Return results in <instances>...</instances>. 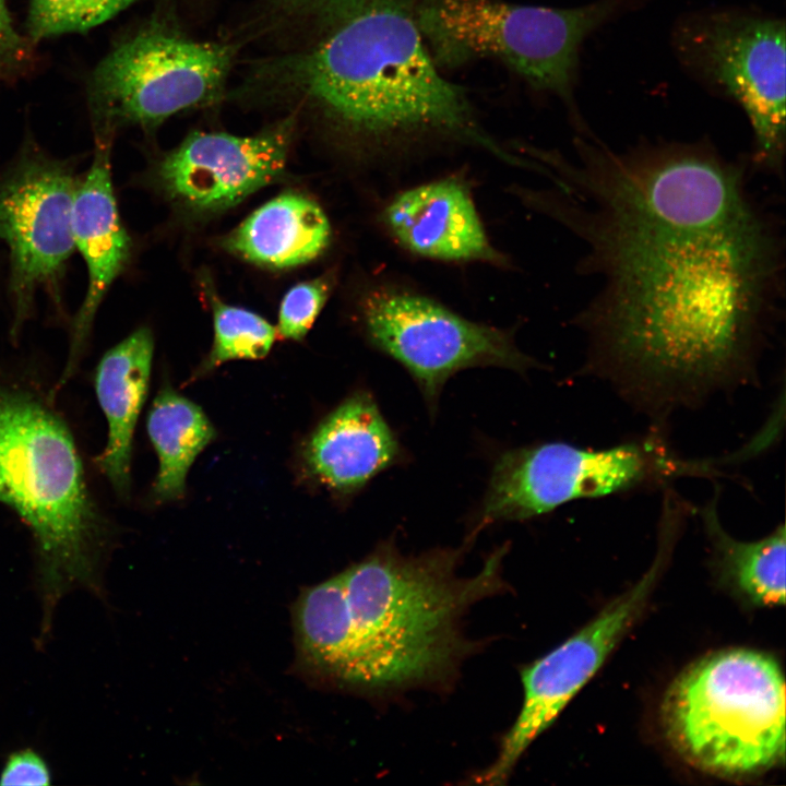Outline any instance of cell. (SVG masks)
I'll list each match as a JSON object with an SVG mask.
<instances>
[{"instance_id":"obj_1","label":"cell","mask_w":786,"mask_h":786,"mask_svg":"<svg viewBox=\"0 0 786 786\" xmlns=\"http://www.w3.org/2000/svg\"><path fill=\"white\" fill-rule=\"evenodd\" d=\"M555 216L584 243L600 285L576 318L586 369L664 417L757 376L784 300V236L758 206L699 224L564 200Z\"/></svg>"},{"instance_id":"obj_2","label":"cell","mask_w":786,"mask_h":786,"mask_svg":"<svg viewBox=\"0 0 786 786\" xmlns=\"http://www.w3.org/2000/svg\"><path fill=\"white\" fill-rule=\"evenodd\" d=\"M463 550L408 556L381 543L306 587L293 609L300 666L322 681L373 695L446 682L473 648L463 616L505 587V546L472 576L458 574Z\"/></svg>"},{"instance_id":"obj_3","label":"cell","mask_w":786,"mask_h":786,"mask_svg":"<svg viewBox=\"0 0 786 786\" xmlns=\"http://www.w3.org/2000/svg\"><path fill=\"white\" fill-rule=\"evenodd\" d=\"M329 23L314 46L283 61V72L341 128L376 145L444 138L528 169L441 75L408 1L360 0Z\"/></svg>"},{"instance_id":"obj_4","label":"cell","mask_w":786,"mask_h":786,"mask_svg":"<svg viewBox=\"0 0 786 786\" xmlns=\"http://www.w3.org/2000/svg\"><path fill=\"white\" fill-rule=\"evenodd\" d=\"M0 503L27 525L51 597L92 577L107 523L60 415L25 385L0 382Z\"/></svg>"},{"instance_id":"obj_5","label":"cell","mask_w":786,"mask_h":786,"mask_svg":"<svg viewBox=\"0 0 786 786\" xmlns=\"http://www.w3.org/2000/svg\"><path fill=\"white\" fill-rule=\"evenodd\" d=\"M660 710L668 740L695 767L743 776L784 760L785 679L771 655L704 656L671 682Z\"/></svg>"},{"instance_id":"obj_6","label":"cell","mask_w":786,"mask_h":786,"mask_svg":"<svg viewBox=\"0 0 786 786\" xmlns=\"http://www.w3.org/2000/svg\"><path fill=\"white\" fill-rule=\"evenodd\" d=\"M633 0H596L558 9L502 0H419L418 28L438 66L495 58L534 88L559 97L579 133L590 129L574 99L585 38Z\"/></svg>"},{"instance_id":"obj_7","label":"cell","mask_w":786,"mask_h":786,"mask_svg":"<svg viewBox=\"0 0 786 786\" xmlns=\"http://www.w3.org/2000/svg\"><path fill=\"white\" fill-rule=\"evenodd\" d=\"M710 472L712 463L682 458L657 431L602 449L550 441L508 450L493 465L471 536L571 501L666 487L676 477Z\"/></svg>"},{"instance_id":"obj_8","label":"cell","mask_w":786,"mask_h":786,"mask_svg":"<svg viewBox=\"0 0 786 786\" xmlns=\"http://www.w3.org/2000/svg\"><path fill=\"white\" fill-rule=\"evenodd\" d=\"M672 45L692 76L742 108L752 130L753 172L783 178L784 21L746 10L699 12L675 26Z\"/></svg>"},{"instance_id":"obj_9","label":"cell","mask_w":786,"mask_h":786,"mask_svg":"<svg viewBox=\"0 0 786 786\" xmlns=\"http://www.w3.org/2000/svg\"><path fill=\"white\" fill-rule=\"evenodd\" d=\"M233 46L151 22L117 43L92 72L87 103L97 139L120 126H155L218 97Z\"/></svg>"},{"instance_id":"obj_10","label":"cell","mask_w":786,"mask_h":786,"mask_svg":"<svg viewBox=\"0 0 786 786\" xmlns=\"http://www.w3.org/2000/svg\"><path fill=\"white\" fill-rule=\"evenodd\" d=\"M367 337L402 365L433 409L445 382L461 370L534 366L505 330L468 320L438 301L397 288H377L361 307Z\"/></svg>"},{"instance_id":"obj_11","label":"cell","mask_w":786,"mask_h":786,"mask_svg":"<svg viewBox=\"0 0 786 786\" xmlns=\"http://www.w3.org/2000/svg\"><path fill=\"white\" fill-rule=\"evenodd\" d=\"M659 533L656 559L634 586L550 652L521 667L520 711L502 735L493 761L474 776L475 783L505 784L528 747L552 725L635 622L676 536V531L667 526L660 527Z\"/></svg>"},{"instance_id":"obj_12","label":"cell","mask_w":786,"mask_h":786,"mask_svg":"<svg viewBox=\"0 0 786 786\" xmlns=\"http://www.w3.org/2000/svg\"><path fill=\"white\" fill-rule=\"evenodd\" d=\"M76 179L69 162L27 147L0 177V238L10 253L11 334L31 317L40 288L55 287L74 251Z\"/></svg>"},{"instance_id":"obj_13","label":"cell","mask_w":786,"mask_h":786,"mask_svg":"<svg viewBox=\"0 0 786 786\" xmlns=\"http://www.w3.org/2000/svg\"><path fill=\"white\" fill-rule=\"evenodd\" d=\"M294 128L287 118L249 136L191 133L160 162L159 181L174 200L192 210L228 209L283 174Z\"/></svg>"},{"instance_id":"obj_14","label":"cell","mask_w":786,"mask_h":786,"mask_svg":"<svg viewBox=\"0 0 786 786\" xmlns=\"http://www.w3.org/2000/svg\"><path fill=\"white\" fill-rule=\"evenodd\" d=\"M109 141L97 139L92 165L74 193L72 238L86 264L88 284L73 322L69 356L58 389L74 374L99 305L131 253V241L121 224L112 189Z\"/></svg>"},{"instance_id":"obj_15","label":"cell","mask_w":786,"mask_h":786,"mask_svg":"<svg viewBox=\"0 0 786 786\" xmlns=\"http://www.w3.org/2000/svg\"><path fill=\"white\" fill-rule=\"evenodd\" d=\"M383 218L394 238L418 255L445 262L502 260L468 188L455 178L400 192L386 204Z\"/></svg>"},{"instance_id":"obj_16","label":"cell","mask_w":786,"mask_h":786,"mask_svg":"<svg viewBox=\"0 0 786 786\" xmlns=\"http://www.w3.org/2000/svg\"><path fill=\"white\" fill-rule=\"evenodd\" d=\"M402 457L397 437L373 396L358 391L327 414L307 438V473L340 495L360 490Z\"/></svg>"},{"instance_id":"obj_17","label":"cell","mask_w":786,"mask_h":786,"mask_svg":"<svg viewBox=\"0 0 786 786\" xmlns=\"http://www.w3.org/2000/svg\"><path fill=\"white\" fill-rule=\"evenodd\" d=\"M153 353L152 332L140 327L110 348L96 369V395L108 422L97 465L121 497L130 491L133 434L147 395Z\"/></svg>"},{"instance_id":"obj_18","label":"cell","mask_w":786,"mask_h":786,"mask_svg":"<svg viewBox=\"0 0 786 786\" xmlns=\"http://www.w3.org/2000/svg\"><path fill=\"white\" fill-rule=\"evenodd\" d=\"M330 239L331 225L320 205L285 192L252 212L222 245L252 263L285 269L312 261Z\"/></svg>"},{"instance_id":"obj_19","label":"cell","mask_w":786,"mask_h":786,"mask_svg":"<svg viewBox=\"0 0 786 786\" xmlns=\"http://www.w3.org/2000/svg\"><path fill=\"white\" fill-rule=\"evenodd\" d=\"M146 430L158 456L152 496L158 502L182 498L189 469L216 439V430L202 408L164 385L150 408Z\"/></svg>"},{"instance_id":"obj_20","label":"cell","mask_w":786,"mask_h":786,"mask_svg":"<svg viewBox=\"0 0 786 786\" xmlns=\"http://www.w3.org/2000/svg\"><path fill=\"white\" fill-rule=\"evenodd\" d=\"M717 492L699 509L723 570L753 603L778 606L785 603L786 533L783 523L766 536L752 541L731 537L718 514Z\"/></svg>"},{"instance_id":"obj_21","label":"cell","mask_w":786,"mask_h":786,"mask_svg":"<svg viewBox=\"0 0 786 786\" xmlns=\"http://www.w3.org/2000/svg\"><path fill=\"white\" fill-rule=\"evenodd\" d=\"M212 309L214 342L200 369L202 373L230 360L261 359L270 353L277 331L265 319L216 298L212 301Z\"/></svg>"},{"instance_id":"obj_22","label":"cell","mask_w":786,"mask_h":786,"mask_svg":"<svg viewBox=\"0 0 786 786\" xmlns=\"http://www.w3.org/2000/svg\"><path fill=\"white\" fill-rule=\"evenodd\" d=\"M136 0H29L26 38L31 44L69 33H86Z\"/></svg>"},{"instance_id":"obj_23","label":"cell","mask_w":786,"mask_h":786,"mask_svg":"<svg viewBox=\"0 0 786 786\" xmlns=\"http://www.w3.org/2000/svg\"><path fill=\"white\" fill-rule=\"evenodd\" d=\"M332 287L331 275H322L291 287L281 303L279 335L293 341L302 340L323 309Z\"/></svg>"},{"instance_id":"obj_24","label":"cell","mask_w":786,"mask_h":786,"mask_svg":"<svg viewBox=\"0 0 786 786\" xmlns=\"http://www.w3.org/2000/svg\"><path fill=\"white\" fill-rule=\"evenodd\" d=\"M50 784V773L45 761L33 750H22L10 755L0 775V785Z\"/></svg>"},{"instance_id":"obj_25","label":"cell","mask_w":786,"mask_h":786,"mask_svg":"<svg viewBox=\"0 0 786 786\" xmlns=\"http://www.w3.org/2000/svg\"><path fill=\"white\" fill-rule=\"evenodd\" d=\"M31 45L15 29L7 0H0V63L19 74L25 71L31 62Z\"/></svg>"},{"instance_id":"obj_26","label":"cell","mask_w":786,"mask_h":786,"mask_svg":"<svg viewBox=\"0 0 786 786\" xmlns=\"http://www.w3.org/2000/svg\"><path fill=\"white\" fill-rule=\"evenodd\" d=\"M300 9L321 13L330 22L359 0H283Z\"/></svg>"},{"instance_id":"obj_27","label":"cell","mask_w":786,"mask_h":786,"mask_svg":"<svg viewBox=\"0 0 786 786\" xmlns=\"http://www.w3.org/2000/svg\"><path fill=\"white\" fill-rule=\"evenodd\" d=\"M16 75H19V73L16 71L0 63V81L3 79L7 80L10 78H14Z\"/></svg>"}]
</instances>
